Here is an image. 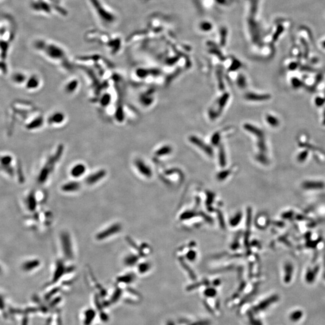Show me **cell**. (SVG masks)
Here are the masks:
<instances>
[{
	"label": "cell",
	"instance_id": "cell-1",
	"mask_svg": "<svg viewBox=\"0 0 325 325\" xmlns=\"http://www.w3.org/2000/svg\"><path fill=\"white\" fill-rule=\"evenodd\" d=\"M63 151V145H60L57 154H56L54 156H51L49 157V158H48L46 164L42 168V169L41 170L38 176V181L40 183V184H43L45 181H47L49 172L53 169L55 163H56L59 158L61 157Z\"/></svg>",
	"mask_w": 325,
	"mask_h": 325
},
{
	"label": "cell",
	"instance_id": "cell-2",
	"mask_svg": "<svg viewBox=\"0 0 325 325\" xmlns=\"http://www.w3.org/2000/svg\"><path fill=\"white\" fill-rule=\"evenodd\" d=\"M65 114L61 111H56L52 113L47 118V124L50 126H59L64 122Z\"/></svg>",
	"mask_w": 325,
	"mask_h": 325
},
{
	"label": "cell",
	"instance_id": "cell-3",
	"mask_svg": "<svg viewBox=\"0 0 325 325\" xmlns=\"http://www.w3.org/2000/svg\"><path fill=\"white\" fill-rule=\"evenodd\" d=\"M134 165L141 175L146 177H150L151 176V170L150 168L141 158H136L134 161Z\"/></svg>",
	"mask_w": 325,
	"mask_h": 325
},
{
	"label": "cell",
	"instance_id": "cell-4",
	"mask_svg": "<svg viewBox=\"0 0 325 325\" xmlns=\"http://www.w3.org/2000/svg\"><path fill=\"white\" fill-rule=\"evenodd\" d=\"M44 124V118L42 115L37 116L25 124V127L28 130H37Z\"/></svg>",
	"mask_w": 325,
	"mask_h": 325
},
{
	"label": "cell",
	"instance_id": "cell-5",
	"mask_svg": "<svg viewBox=\"0 0 325 325\" xmlns=\"http://www.w3.org/2000/svg\"><path fill=\"white\" fill-rule=\"evenodd\" d=\"M106 174H107V172L104 169L97 170L87 177L86 180V183L89 185H92L94 184H96L97 182L103 179L106 176Z\"/></svg>",
	"mask_w": 325,
	"mask_h": 325
},
{
	"label": "cell",
	"instance_id": "cell-6",
	"mask_svg": "<svg viewBox=\"0 0 325 325\" xmlns=\"http://www.w3.org/2000/svg\"><path fill=\"white\" fill-rule=\"evenodd\" d=\"M121 229V226L119 224H114L110 226L109 228L103 231V232H100L97 235V238L98 240H103L110 237L111 235H114L118 232Z\"/></svg>",
	"mask_w": 325,
	"mask_h": 325
},
{
	"label": "cell",
	"instance_id": "cell-7",
	"mask_svg": "<svg viewBox=\"0 0 325 325\" xmlns=\"http://www.w3.org/2000/svg\"><path fill=\"white\" fill-rule=\"evenodd\" d=\"M87 168L84 164L79 163L74 164L71 168L70 173L74 178H78L82 176L86 172Z\"/></svg>",
	"mask_w": 325,
	"mask_h": 325
},
{
	"label": "cell",
	"instance_id": "cell-8",
	"mask_svg": "<svg viewBox=\"0 0 325 325\" xmlns=\"http://www.w3.org/2000/svg\"><path fill=\"white\" fill-rule=\"evenodd\" d=\"M41 83L40 78L34 75L30 77H28L24 86L26 89L29 91H34L41 86Z\"/></svg>",
	"mask_w": 325,
	"mask_h": 325
},
{
	"label": "cell",
	"instance_id": "cell-9",
	"mask_svg": "<svg viewBox=\"0 0 325 325\" xmlns=\"http://www.w3.org/2000/svg\"><path fill=\"white\" fill-rule=\"evenodd\" d=\"M78 87L79 81L77 79H72L66 83L64 91L68 94H73L77 91Z\"/></svg>",
	"mask_w": 325,
	"mask_h": 325
},
{
	"label": "cell",
	"instance_id": "cell-10",
	"mask_svg": "<svg viewBox=\"0 0 325 325\" xmlns=\"http://www.w3.org/2000/svg\"><path fill=\"white\" fill-rule=\"evenodd\" d=\"M302 186L307 190H320L324 188L325 184L322 181H307L303 183Z\"/></svg>",
	"mask_w": 325,
	"mask_h": 325
},
{
	"label": "cell",
	"instance_id": "cell-11",
	"mask_svg": "<svg viewBox=\"0 0 325 325\" xmlns=\"http://www.w3.org/2000/svg\"><path fill=\"white\" fill-rule=\"evenodd\" d=\"M62 245H63V251L66 253V256L69 258H71L72 255V249H71V242H69V238L68 235L66 234L62 235Z\"/></svg>",
	"mask_w": 325,
	"mask_h": 325
},
{
	"label": "cell",
	"instance_id": "cell-12",
	"mask_svg": "<svg viewBox=\"0 0 325 325\" xmlns=\"http://www.w3.org/2000/svg\"><path fill=\"white\" fill-rule=\"evenodd\" d=\"M294 272V267L290 263H287L284 266V281L285 283H289L292 279Z\"/></svg>",
	"mask_w": 325,
	"mask_h": 325
},
{
	"label": "cell",
	"instance_id": "cell-13",
	"mask_svg": "<svg viewBox=\"0 0 325 325\" xmlns=\"http://www.w3.org/2000/svg\"><path fill=\"white\" fill-rule=\"evenodd\" d=\"M40 262L37 260H29L22 264V269L25 272H30L37 268Z\"/></svg>",
	"mask_w": 325,
	"mask_h": 325
},
{
	"label": "cell",
	"instance_id": "cell-14",
	"mask_svg": "<svg viewBox=\"0 0 325 325\" xmlns=\"http://www.w3.org/2000/svg\"><path fill=\"white\" fill-rule=\"evenodd\" d=\"M28 77L23 73L17 72L12 77V81L17 85H22L25 84Z\"/></svg>",
	"mask_w": 325,
	"mask_h": 325
},
{
	"label": "cell",
	"instance_id": "cell-15",
	"mask_svg": "<svg viewBox=\"0 0 325 325\" xmlns=\"http://www.w3.org/2000/svg\"><path fill=\"white\" fill-rule=\"evenodd\" d=\"M80 184L77 181H71L66 183L62 186V190L66 192H73L79 190Z\"/></svg>",
	"mask_w": 325,
	"mask_h": 325
},
{
	"label": "cell",
	"instance_id": "cell-16",
	"mask_svg": "<svg viewBox=\"0 0 325 325\" xmlns=\"http://www.w3.org/2000/svg\"><path fill=\"white\" fill-rule=\"evenodd\" d=\"M318 272H319L318 267L308 270V271L307 272L306 275H305V280L308 283L313 282L317 277Z\"/></svg>",
	"mask_w": 325,
	"mask_h": 325
},
{
	"label": "cell",
	"instance_id": "cell-17",
	"mask_svg": "<svg viewBox=\"0 0 325 325\" xmlns=\"http://www.w3.org/2000/svg\"><path fill=\"white\" fill-rule=\"evenodd\" d=\"M111 102V95L109 93H104L99 99V104L102 107H107Z\"/></svg>",
	"mask_w": 325,
	"mask_h": 325
},
{
	"label": "cell",
	"instance_id": "cell-18",
	"mask_svg": "<svg viewBox=\"0 0 325 325\" xmlns=\"http://www.w3.org/2000/svg\"><path fill=\"white\" fill-rule=\"evenodd\" d=\"M302 315H303V312L301 311L297 310V311H295L294 312H293L290 314V319L292 321L296 322V321H298L299 319H300L301 317H302Z\"/></svg>",
	"mask_w": 325,
	"mask_h": 325
},
{
	"label": "cell",
	"instance_id": "cell-19",
	"mask_svg": "<svg viewBox=\"0 0 325 325\" xmlns=\"http://www.w3.org/2000/svg\"><path fill=\"white\" fill-rule=\"evenodd\" d=\"M267 121L269 122V123L272 126H277L278 124V119H277L275 118L273 116H268L267 118Z\"/></svg>",
	"mask_w": 325,
	"mask_h": 325
},
{
	"label": "cell",
	"instance_id": "cell-20",
	"mask_svg": "<svg viewBox=\"0 0 325 325\" xmlns=\"http://www.w3.org/2000/svg\"><path fill=\"white\" fill-rule=\"evenodd\" d=\"M136 260L135 257H133V256H130V257H127L125 259V263L126 264H128L127 265H133L132 264L136 262V260Z\"/></svg>",
	"mask_w": 325,
	"mask_h": 325
},
{
	"label": "cell",
	"instance_id": "cell-21",
	"mask_svg": "<svg viewBox=\"0 0 325 325\" xmlns=\"http://www.w3.org/2000/svg\"><path fill=\"white\" fill-rule=\"evenodd\" d=\"M307 156H308V152L307 151H304V152L302 153V154H299V155L298 156V160L302 162L304 160H305V159L307 158Z\"/></svg>",
	"mask_w": 325,
	"mask_h": 325
},
{
	"label": "cell",
	"instance_id": "cell-22",
	"mask_svg": "<svg viewBox=\"0 0 325 325\" xmlns=\"http://www.w3.org/2000/svg\"><path fill=\"white\" fill-rule=\"evenodd\" d=\"M293 84L295 87H299L301 85V83L300 81L296 78L293 80Z\"/></svg>",
	"mask_w": 325,
	"mask_h": 325
},
{
	"label": "cell",
	"instance_id": "cell-23",
	"mask_svg": "<svg viewBox=\"0 0 325 325\" xmlns=\"http://www.w3.org/2000/svg\"><path fill=\"white\" fill-rule=\"evenodd\" d=\"M297 64L296 63H292L289 66V68L292 70H294L296 68H297Z\"/></svg>",
	"mask_w": 325,
	"mask_h": 325
},
{
	"label": "cell",
	"instance_id": "cell-24",
	"mask_svg": "<svg viewBox=\"0 0 325 325\" xmlns=\"http://www.w3.org/2000/svg\"><path fill=\"white\" fill-rule=\"evenodd\" d=\"M322 45H323V48H325V41H324V42H323V44H322Z\"/></svg>",
	"mask_w": 325,
	"mask_h": 325
},
{
	"label": "cell",
	"instance_id": "cell-25",
	"mask_svg": "<svg viewBox=\"0 0 325 325\" xmlns=\"http://www.w3.org/2000/svg\"><path fill=\"white\" fill-rule=\"evenodd\" d=\"M1 272H2V267H1V264H0V273H1Z\"/></svg>",
	"mask_w": 325,
	"mask_h": 325
},
{
	"label": "cell",
	"instance_id": "cell-26",
	"mask_svg": "<svg viewBox=\"0 0 325 325\" xmlns=\"http://www.w3.org/2000/svg\"></svg>",
	"mask_w": 325,
	"mask_h": 325
}]
</instances>
